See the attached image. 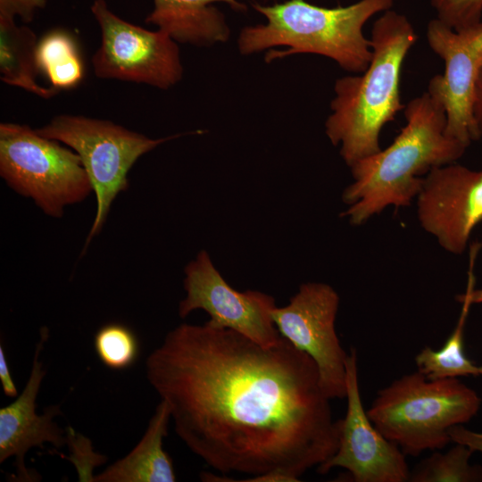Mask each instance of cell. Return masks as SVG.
<instances>
[{
    "label": "cell",
    "instance_id": "cell-25",
    "mask_svg": "<svg viewBox=\"0 0 482 482\" xmlns=\"http://www.w3.org/2000/svg\"><path fill=\"white\" fill-rule=\"evenodd\" d=\"M448 434L452 442L466 445L473 452L482 453V433L469 430L461 425H456L449 428Z\"/></svg>",
    "mask_w": 482,
    "mask_h": 482
},
{
    "label": "cell",
    "instance_id": "cell-7",
    "mask_svg": "<svg viewBox=\"0 0 482 482\" xmlns=\"http://www.w3.org/2000/svg\"><path fill=\"white\" fill-rule=\"evenodd\" d=\"M37 131L76 152L91 182L96 212L84 251L104 227L114 199L128 189V173L135 162L159 145L182 136L150 138L110 120L70 114L53 118Z\"/></svg>",
    "mask_w": 482,
    "mask_h": 482
},
{
    "label": "cell",
    "instance_id": "cell-16",
    "mask_svg": "<svg viewBox=\"0 0 482 482\" xmlns=\"http://www.w3.org/2000/svg\"><path fill=\"white\" fill-rule=\"evenodd\" d=\"M171 420L167 403L161 400L143 436L124 457L96 475L94 482H174L173 463L163 449Z\"/></svg>",
    "mask_w": 482,
    "mask_h": 482
},
{
    "label": "cell",
    "instance_id": "cell-22",
    "mask_svg": "<svg viewBox=\"0 0 482 482\" xmlns=\"http://www.w3.org/2000/svg\"><path fill=\"white\" fill-rule=\"evenodd\" d=\"M437 19L453 29L481 21L482 0H431Z\"/></svg>",
    "mask_w": 482,
    "mask_h": 482
},
{
    "label": "cell",
    "instance_id": "cell-1",
    "mask_svg": "<svg viewBox=\"0 0 482 482\" xmlns=\"http://www.w3.org/2000/svg\"><path fill=\"white\" fill-rule=\"evenodd\" d=\"M187 448L220 473L297 481L339 445L313 360L281 337L262 345L228 328L183 323L145 360Z\"/></svg>",
    "mask_w": 482,
    "mask_h": 482
},
{
    "label": "cell",
    "instance_id": "cell-21",
    "mask_svg": "<svg viewBox=\"0 0 482 482\" xmlns=\"http://www.w3.org/2000/svg\"><path fill=\"white\" fill-rule=\"evenodd\" d=\"M94 347L101 362L115 370L130 368L140 353V344L135 332L117 322L105 324L96 331Z\"/></svg>",
    "mask_w": 482,
    "mask_h": 482
},
{
    "label": "cell",
    "instance_id": "cell-14",
    "mask_svg": "<svg viewBox=\"0 0 482 482\" xmlns=\"http://www.w3.org/2000/svg\"><path fill=\"white\" fill-rule=\"evenodd\" d=\"M48 336L46 328L40 330V338L24 388L12 403L0 408V462L14 459L12 478L18 482L40 480L38 473L28 469L25 462L26 454L32 447L43 448L45 443L55 448L67 445L66 431L61 429L54 420L61 413L60 407H47L40 415L36 411L37 396L46 374L40 354Z\"/></svg>",
    "mask_w": 482,
    "mask_h": 482
},
{
    "label": "cell",
    "instance_id": "cell-5",
    "mask_svg": "<svg viewBox=\"0 0 482 482\" xmlns=\"http://www.w3.org/2000/svg\"><path fill=\"white\" fill-rule=\"evenodd\" d=\"M480 404L478 395L457 378L432 380L417 370L379 390L367 414L405 455L418 456L446 446L449 428L470 420Z\"/></svg>",
    "mask_w": 482,
    "mask_h": 482
},
{
    "label": "cell",
    "instance_id": "cell-19",
    "mask_svg": "<svg viewBox=\"0 0 482 482\" xmlns=\"http://www.w3.org/2000/svg\"><path fill=\"white\" fill-rule=\"evenodd\" d=\"M37 64L52 87L67 90L83 79L84 67L73 37L63 29L47 32L37 42Z\"/></svg>",
    "mask_w": 482,
    "mask_h": 482
},
{
    "label": "cell",
    "instance_id": "cell-24",
    "mask_svg": "<svg viewBox=\"0 0 482 482\" xmlns=\"http://www.w3.org/2000/svg\"><path fill=\"white\" fill-rule=\"evenodd\" d=\"M46 4V0H0V19L19 17L24 22H30L36 12Z\"/></svg>",
    "mask_w": 482,
    "mask_h": 482
},
{
    "label": "cell",
    "instance_id": "cell-15",
    "mask_svg": "<svg viewBox=\"0 0 482 482\" xmlns=\"http://www.w3.org/2000/svg\"><path fill=\"white\" fill-rule=\"evenodd\" d=\"M145 22L153 23L173 40L208 46L228 41L229 28L224 14L212 4L222 2L237 12L245 4L237 0H153Z\"/></svg>",
    "mask_w": 482,
    "mask_h": 482
},
{
    "label": "cell",
    "instance_id": "cell-10",
    "mask_svg": "<svg viewBox=\"0 0 482 482\" xmlns=\"http://www.w3.org/2000/svg\"><path fill=\"white\" fill-rule=\"evenodd\" d=\"M427 40L445 62L444 73L430 79L427 92L445 112V134L468 147L481 137L473 108L482 69V21L453 29L436 18L428 24Z\"/></svg>",
    "mask_w": 482,
    "mask_h": 482
},
{
    "label": "cell",
    "instance_id": "cell-2",
    "mask_svg": "<svg viewBox=\"0 0 482 482\" xmlns=\"http://www.w3.org/2000/svg\"><path fill=\"white\" fill-rule=\"evenodd\" d=\"M405 125L392 144L350 166L353 181L343 193L349 205L342 216L361 225L385 208L408 206L426 175L453 163L467 146L445 134L444 109L428 92L403 108Z\"/></svg>",
    "mask_w": 482,
    "mask_h": 482
},
{
    "label": "cell",
    "instance_id": "cell-11",
    "mask_svg": "<svg viewBox=\"0 0 482 482\" xmlns=\"http://www.w3.org/2000/svg\"><path fill=\"white\" fill-rule=\"evenodd\" d=\"M184 272L187 295L179 305L180 318L204 310L210 316L208 325L234 330L262 345H273L281 338L272 319L275 299L260 291L232 288L205 250L187 263Z\"/></svg>",
    "mask_w": 482,
    "mask_h": 482
},
{
    "label": "cell",
    "instance_id": "cell-8",
    "mask_svg": "<svg viewBox=\"0 0 482 482\" xmlns=\"http://www.w3.org/2000/svg\"><path fill=\"white\" fill-rule=\"evenodd\" d=\"M90 9L101 30V44L92 58L96 77L161 89H168L181 79L179 50L167 33L122 20L105 0H95Z\"/></svg>",
    "mask_w": 482,
    "mask_h": 482
},
{
    "label": "cell",
    "instance_id": "cell-20",
    "mask_svg": "<svg viewBox=\"0 0 482 482\" xmlns=\"http://www.w3.org/2000/svg\"><path fill=\"white\" fill-rule=\"evenodd\" d=\"M473 453L461 444H456L445 453H434L411 471L409 481L481 482L482 468L469 462Z\"/></svg>",
    "mask_w": 482,
    "mask_h": 482
},
{
    "label": "cell",
    "instance_id": "cell-9",
    "mask_svg": "<svg viewBox=\"0 0 482 482\" xmlns=\"http://www.w3.org/2000/svg\"><path fill=\"white\" fill-rule=\"evenodd\" d=\"M338 305L339 296L332 287L311 282L301 285L288 304L272 312L280 336L315 362L320 386L330 400L346 397L348 353L336 332Z\"/></svg>",
    "mask_w": 482,
    "mask_h": 482
},
{
    "label": "cell",
    "instance_id": "cell-13",
    "mask_svg": "<svg viewBox=\"0 0 482 482\" xmlns=\"http://www.w3.org/2000/svg\"><path fill=\"white\" fill-rule=\"evenodd\" d=\"M418 218L446 251L460 254L482 221V170L460 164L430 170L417 195Z\"/></svg>",
    "mask_w": 482,
    "mask_h": 482
},
{
    "label": "cell",
    "instance_id": "cell-17",
    "mask_svg": "<svg viewBox=\"0 0 482 482\" xmlns=\"http://www.w3.org/2000/svg\"><path fill=\"white\" fill-rule=\"evenodd\" d=\"M479 249L475 243L470 252V267L468 283L464 294L456 297L462 303L458 322L445 341L437 351L425 346L416 355L415 362L418 370L428 379L458 378L461 376H482V366L476 365L464 352V328L470 308L471 306V292L475 286L474 262Z\"/></svg>",
    "mask_w": 482,
    "mask_h": 482
},
{
    "label": "cell",
    "instance_id": "cell-28",
    "mask_svg": "<svg viewBox=\"0 0 482 482\" xmlns=\"http://www.w3.org/2000/svg\"><path fill=\"white\" fill-rule=\"evenodd\" d=\"M472 303H482V288L476 290L475 288L471 292Z\"/></svg>",
    "mask_w": 482,
    "mask_h": 482
},
{
    "label": "cell",
    "instance_id": "cell-3",
    "mask_svg": "<svg viewBox=\"0 0 482 482\" xmlns=\"http://www.w3.org/2000/svg\"><path fill=\"white\" fill-rule=\"evenodd\" d=\"M417 38L405 15L391 9L384 12L372 27L367 69L336 81L325 129L331 143L340 145V155L349 167L381 150V129L403 110L402 67Z\"/></svg>",
    "mask_w": 482,
    "mask_h": 482
},
{
    "label": "cell",
    "instance_id": "cell-4",
    "mask_svg": "<svg viewBox=\"0 0 482 482\" xmlns=\"http://www.w3.org/2000/svg\"><path fill=\"white\" fill-rule=\"evenodd\" d=\"M394 0H359L347 6L328 8L305 0H287L271 5L253 3L266 23L242 29L237 46L242 54H252L273 46L265 56L270 62L295 54H314L335 61L342 69L361 73L369 66L370 40L363 34L366 22L390 10Z\"/></svg>",
    "mask_w": 482,
    "mask_h": 482
},
{
    "label": "cell",
    "instance_id": "cell-6",
    "mask_svg": "<svg viewBox=\"0 0 482 482\" xmlns=\"http://www.w3.org/2000/svg\"><path fill=\"white\" fill-rule=\"evenodd\" d=\"M0 176L10 188L54 218L93 192L79 154L28 125L0 124Z\"/></svg>",
    "mask_w": 482,
    "mask_h": 482
},
{
    "label": "cell",
    "instance_id": "cell-23",
    "mask_svg": "<svg viewBox=\"0 0 482 482\" xmlns=\"http://www.w3.org/2000/svg\"><path fill=\"white\" fill-rule=\"evenodd\" d=\"M67 445L71 454L67 458L76 468L79 481L94 482L93 470L107 461V457L93 450L91 441L72 428L66 429Z\"/></svg>",
    "mask_w": 482,
    "mask_h": 482
},
{
    "label": "cell",
    "instance_id": "cell-27",
    "mask_svg": "<svg viewBox=\"0 0 482 482\" xmlns=\"http://www.w3.org/2000/svg\"><path fill=\"white\" fill-rule=\"evenodd\" d=\"M473 113L478 130L482 136V69L476 85Z\"/></svg>",
    "mask_w": 482,
    "mask_h": 482
},
{
    "label": "cell",
    "instance_id": "cell-12",
    "mask_svg": "<svg viewBox=\"0 0 482 482\" xmlns=\"http://www.w3.org/2000/svg\"><path fill=\"white\" fill-rule=\"evenodd\" d=\"M345 416L340 420L339 445L328 461L317 467L320 474L341 467L355 482L409 481L405 454L385 437L365 411L359 388L357 352L351 348L346 363Z\"/></svg>",
    "mask_w": 482,
    "mask_h": 482
},
{
    "label": "cell",
    "instance_id": "cell-18",
    "mask_svg": "<svg viewBox=\"0 0 482 482\" xmlns=\"http://www.w3.org/2000/svg\"><path fill=\"white\" fill-rule=\"evenodd\" d=\"M36 34L15 20L0 19V78L10 86L21 87L42 98H51L58 90L37 81Z\"/></svg>",
    "mask_w": 482,
    "mask_h": 482
},
{
    "label": "cell",
    "instance_id": "cell-26",
    "mask_svg": "<svg viewBox=\"0 0 482 482\" xmlns=\"http://www.w3.org/2000/svg\"><path fill=\"white\" fill-rule=\"evenodd\" d=\"M0 382L4 394L6 396H18L16 386L12 377L11 370L6 360L5 352L2 345H0Z\"/></svg>",
    "mask_w": 482,
    "mask_h": 482
}]
</instances>
